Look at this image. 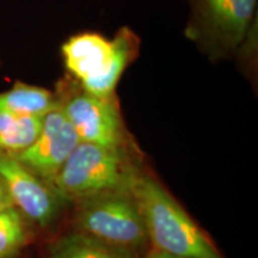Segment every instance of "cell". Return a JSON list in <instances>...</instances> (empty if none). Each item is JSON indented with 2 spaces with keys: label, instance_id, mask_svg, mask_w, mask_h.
Instances as JSON below:
<instances>
[{
  "label": "cell",
  "instance_id": "9",
  "mask_svg": "<svg viewBox=\"0 0 258 258\" xmlns=\"http://www.w3.org/2000/svg\"><path fill=\"white\" fill-rule=\"evenodd\" d=\"M56 106L54 91L37 85L16 82L8 91L0 92V111L10 114L43 117Z\"/></svg>",
  "mask_w": 258,
  "mask_h": 258
},
{
  "label": "cell",
  "instance_id": "8",
  "mask_svg": "<svg viewBox=\"0 0 258 258\" xmlns=\"http://www.w3.org/2000/svg\"><path fill=\"white\" fill-rule=\"evenodd\" d=\"M79 143L76 131L57 105L42 117L41 131L34 143L15 157L50 185Z\"/></svg>",
  "mask_w": 258,
  "mask_h": 258
},
{
  "label": "cell",
  "instance_id": "12",
  "mask_svg": "<svg viewBox=\"0 0 258 258\" xmlns=\"http://www.w3.org/2000/svg\"><path fill=\"white\" fill-rule=\"evenodd\" d=\"M31 224L17 208L0 212V258H16L30 240Z\"/></svg>",
  "mask_w": 258,
  "mask_h": 258
},
{
  "label": "cell",
  "instance_id": "3",
  "mask_svg": "<svg viewBox=\"0 0 258 258\" xmlns=\"http://www.w3.org/2000/svg\"><path fill=\"white\" fill-rule=\"evenodd\" d=\"M141 166L139 150L80 141L50 186L63 202L76 203L98 194L129 189Z\"/></svg>",
  "mask_w": 258,
  "mask_h": 258
},
{
  "label": "cell",
  "instance_id": "7",
  "mask_svg": "<svg viewBox=\"0 0 258 258\" xmlns=\"http://www.w3.org/2000/svg\"><path fill=\"white\" fill-rule=\"evenodd\" d=\"M0 178L12 206L32 226L47 228L59 218L63 201L55 190L12 154L0 151Z\"/></svg>",
  "mask_w": 258,
  "mask_h": 258
},
{
  "label": "cell",
  "instance_id": "14",
  "mask_svg": "<svg viewBox=\"0 0 258 258\" xmlns=\"http://www.w3.org/2000/svg\"><path fill=\"white\" fill-rule=\"evenodd\" d=\"M139 258H188V257H182V256H176V254H171L166 252H161V251H157L153 249H150L146 251L143 256Z\"/></svg>",
  "mask_w": 258,
  "mask_h": 258
},
{
  "label": "cell",
  "instance_id": "4",
  "mask_svg": "<svg viewBox=\"0 0 258 258\" xmlns=\"http://www.w3.org/2000/svg\"><path fill=\"white\" fill-rule=\"evenodd\" d=\"M73 205L74 231L138 256L151 249L143 214L131 188L98 194Z\"/></svg>",
  "mask_w": 258,
  "mask_h": 258
},
{
  "label": "cell",
  "instance_id": "13",
  "mask_svg": "<svg viewBox=\"0 0 258 258\" xmlns=\"http://www.w3.org/2000/svg\"><path fill=\"white\" fill-rule=\"evenodd\" d=\"M10 207H14V206H12L11 200L9 198V194L6 191L4 183H3L2 178H0V212Z\"/></svg>",
  "mask_w": 258,
  "mask_h": 258
},
{
  "label": "cell",
  "instance_id": "1",
  "mask_svg": "<svg viewBox=\"0 0 258 258\" xmlns=\"http://www.w3.org/2000/svg\"><path fill=\"white\" fill-rule=\"evenodd\" d=\"M151 249L188 258H224L205 231L143 166L131 182Z\"/></svg>",
  "mask_w": 258,
  "mask_h": 258
},
{
  "label": "cell",
  "instance_id": "6",
  "mask_svg": "<svg viewBox=\"0 0 258 258\" xmlns=\"http://www.w3.org/2000/svg\"><path fill=\"white\" fill-rule=\"evenodd\" d=\"M191 14L186 24L189 40L218 61L244 46L256 14L257 0H189Z\"/></svg>",
  "mask_w": 258,
  "mask_h": 258
},
{
  "label": "cell",
  "instance_id": "2",
  "mask_svg": "<svg viewBox=\"0 0 258 258\" xmlns=\"http://www.w3.org/2000/svg\"><path fill=\"white\" fill-rule=\"evenodd\" d=\"M140 53V38L131 28H120L112 38L85 31L61 46L64 69L84 90L99 97L116 95L122 74Z\"/></svg>",
  "mask_w": 258,
  "mask_h": 258
},
{
  "label": "cell",
  "instance_id": "5",
  "mask_svg": "<svg viewBox=\"0 0 258 258\" xmlns=\"http://www.w3.org/2000/svg\"><path fill=\"white\" fill-rule=\"evenodd\" d=\"M54 93L80 141L138 150L125 128L117 96L92 95L69 74L59 80Z\"/></svg>",
  "mask_w": 258,
  "mask_h": 258
},
{
  "label": "cell",
  "instance_id": "10",
  "mask_svg": "<svg viewBox=\"0 0 258 258\" xmlns=\"http://www.w3.org/2000/svg\"><path fill=\"white\" fill-rule=\"evenodd\" d=\"M129 251L109 246L72 230L50 244L47 258H139Z\"/></svg>",
  "mask_w": 258,
  "mask_h": 258
},
{
  "label": "cell",
  "instance_id": "11",
  "mask_svg": "<svg viewBox=\"0 0 258 258\" xmlns=\"http://www.w3.org/2000/svg\"><path fill=\"white\" fill-rule=\"evenodd\" d=\"M42 127V117L0 111V151L18 154L34 143Z\"/></svg>",
  "mask_w": 258,
  "mask_h": 258
}]
</instances>
